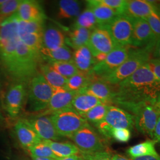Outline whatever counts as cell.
Wrapping results in <instances>:
<instances>
[{"mask_svg":"<svg viewBox=\"0 0 160 160\" xmlns=\"http://www.w3.org/2000/svg\"><path fill=\"white\" fill-rule=\"evenodd\" d=\"M116 87V95L112 104L125 110L141 102H155L160 94V81L147 64Z\"/></svg>","mask_w":160,"mask_h":160,"instance_id":"6da1fadb","label":"cell"},{"mask_svg":"<svg viewBox=\"0 0 160 160\" xmlns=\"http://www.w3.org/2000/svg\"><path fill=\"white\" fill-rule=\"evenodd\" d=\"M18 40V20L14 14L0 23V61L6 73L13 80L16 69Z\"/></svg>","mask_w":160,"mask_h":160,"instance_id":"7a4b0ae2","label":"cell"},{"mask_svg":"<svg viewBox=\"0 0 160 160\" xmlns=\"http://www.w3.org/2000/svg\"><path fill=\"white\" fill-rule=\"evenodd\" d=\"M154 49L132 48L125 61L109 75L101 78L112 85H117L133 74L152 58Z\"/></svg>","mask_w":160,"mask_h":160,"instance_id":"3957f363","label":"cell"},{"mask_svg":"<svg viewBox=\"0 0 160 160\" xmlns=\"http://www.w3.org/2000/svg\"><path fill=\"white\" fill-rule=\"evenodd\" d=\"M42 59L39 53L32 50L19 39L17 43L16 69L14 81L26 84L30 82L38 74Z\"/></svg>","mask_w":160,"mask_h":160,"instance_id":"277c9868","label":"cell"},{"mask_svg":"<svg viewBox=\"0 0 160 160\" xmlns=\"http://www.w3.org/2000/svg\"><path fill=\"white\" fill-rule=\"evenodd\" d=\"M155 102L145 101L126 109L133 116L135 126L145 135L153 138L155 127L160 114L154 106Z\"/></svg>","mask_w":160,"mask_h":160,"instance_id":"5b68a950","label":"cell"},{"mask_svg":"<svg viewBox=\"0 0 160 160\" xmlns=\"http://www.w3.org/2000/svg\"><path fill=\"white\" fill-rule=\"evenodd\" d=\"M29 83L28 109L31 113H40L48 107L53 88L40 73L36 75Z\"/></svg>","mask_w":160,"mask_h":160,"instance_id":"8992f818","label":"cell"},{"mask_svg":"<svg viewBox=\"0 0 160 160\" xmlns=\"http://www.w3.org/2000/svg\"><path fill=\"white\" fill-rule=\"evenodd\" d=\"M58 134L69 138L88 123L72 107L59 110L50 115Z\"/></svg>","mask_w":160,"mask_h":160,"instance_id":"52a82bcc","label":"cell"},{"mask_svg":"<svg viewBox=\"0 0 160 160\" xmlns=\"http://www.w3.org/2000/svg\"><path fill=\"white\" fill-rule=\"evenodd\" d=\"M135 126L133 116L124 109L110 105L104 119L96 127L104 137L111 139L113 129L125 128L131 130Z\"/></svg>","mask_w":160,"mask_h":160,"instance_id":"ba28073f","label":"cell"},{"mask_svg":"<svg viewBox=\"0 0 160 160\" xmlns=\"http://www.w3.org/2000/svg\"><path fill=\"white\" fill-rule=\"evenodd\" d=\"M69 139L82 152L93 153L106 151L103 139L88 123L75 132Z\"/></svg>","mask_w":160,"mask_h":160,"instance_id":"9c48e42d","label":"cell"},{"mask_svg":"<svg viewBox=\"0 0 160 160\" xmlns=\"http://www.w3.org/2000/svg\"><path fill=\"white\" fill-rule=\"evenodd\" d=\"M132 48L131 46H117L108 54L103 61L94 67L92 73L100 79L109 75L125 61Z\"/></svg>","mask_w":160,"mask_h":160,"instance_id":"30bf717a","label":"cell"},{"mask_svg":"<svg viewBox=\"0 0 160 160\" xmlns=\"http://www.w3.org/2000/svg\"><path fill=\"white\" fill-rule=\"evenodd\" d=\"M106 26L117 46L131 45L133 18L119 15Z\"/></svg>","mask_w":160,"mask_h":160,"instance_id":"8fae6325","label":"cell"},{"mask_svg":"<svg viewBox=\"0 0 160 160\" xmlns=\"http://www.w3.org/2000/svg\"><path fill=\"white\" fill-rule=\"evenodd\" d=\"M26 85L23 82H15L7 92L3 108L12 119H16L23 108L27 94Z\"/></svg>","mask_w":160,"mask_h":160,"instance_id":"7c38bea8","label":"cell"},{"mask_svg":"<svg viewBox=\"0 0 160 160\" xmlns=\"http://www.w3.org/2000/svg\"><path fill=\"white\" fill-rule=\"evenodd\" d=\"M87 46L94 57L98 53L108 54L118 46L115 43L106 25L98 26L92 30Z\"/></svg>","mask_w":160,"mask_h":160,"instance_id":"4fadbf2b","label":"cell"},{"mask_svg":"<svg viewBox=\"0 0 160 160\" xmlns=\"http://www.w3.org/2000/svg\"><path fill=\"white\" fill-rule=\"evenodd\" d=\"M157 42L147 22L142 18H133L131 45L135 48L154 49Z\"/></svg>","mask_w":160,"mask_h":160,"instance_id":"5bb4252c","label":"cell"},{"mask_svg":"<svg viewBox=\"0 0 160 160\" xmlns=\"http://www.w3.org/2000/svg\"><path fill=\"white\" fill-rule=\"evenodd\" d=\"M26 119L42 140L57 141L62 139L57 131L50 115L38 113L26 118Z\"/></svg>","mask_w":160,"mask_h":160,"instance_id":"9a60e30c","label":"cell"},{"mask_svg":"<svg viewBox=\"0 0 160 160\" xmlns=\"http://www.w3.org/2000/svg\"><path fill=\"white\" fill-rule=\"evenodd\" d=\"M14 131L18 142L26 150L43 141L26 118H20L16 120L14 125Z\"/></svg>","mask_w":160,"mask_h":160,"instance_id":"2e32d148","label":"cell"},{"mask_svg":"<svg viewBox=\"0 0 160 160\" xmlns=\"http://www.w3.org/2000/svg\"><path fill=\"white\" fill-rule=\"evenodd\" d=\"M77 93L69 90L66 87L53 88L48 107L40 113L51 115L59 110L71 107L72 100Z\"/></svg>","mask_w":160,"mask_h":160,"instance_id":"e0dca14e","label":"cell"},{"mask_svg":"<svg viewBox=\"0 0 160 160\" xmlns=\"http://www.w3.org/2000/svg\"><path fill=\"white\" fill-rule=\"evenodd\" d=\"M116 91V85H112L100 78H97L93 80L81 92L96 97L103 103L112 105Z\"/></svg>","mask_w":160,"mask_h":160,"instance_id":"ac0fdd59","label":"cell"},{"mask_svg":"<svg viewBox=\"0 0 160 160\" xmlns=\"http://www.w3.org/2000/svg\"><path fill=\"white\" fill-rule=\"evenodd\" d=\"M19 20L43 22L46 16L40 3L36 1L22 0L15 13Z\"/></svg>","mask_w":160,"mask_h":160,"instance_id":"d6986e66","label":"cell"},{"mask_svg":"<svg viewBox=\"0 0 160 160\" xmlns=\"http://www.w3.org/2000/svg\"><path fill=\"white\" fill-rule=\"evenodd\" d=\"M156 2L152 1L129 0L126 1L123 15L132 18L145 19L155 11Z\"/></svg>","mask_w":160,"mask_h":160,"instance_id":"ffe728a7","label":"cell"},{"mask_svg":"<svg viewBox=\"0 0 160 160\" xmlns=\"http://www.w3.org/2000/svg\"><path fill=\"white\" fill-rule=\"evenodd\" d=\"M87 7L93 12L99 26L109 24L119 14L112 8L104 5L100 0L87 1Z\"/></svg>","mask_w":160,"mask_h":160,"instance_id":"44dd1931","label":"cell"},{"mask_svg":"<svg viewBox=\"0 0 160 160\" xmlns=\"http://www.w3.org/2000/svg\"><path fill=\"white\" fill-rule=\"evenodd\" d=\"M72 61L77 69L82 72H92L96 65L94 57L87 45L81 46L75 50Z\"/></svg>","mask_w":160,"mask_h":160,"instance_id":"7402d4cb","label":"cell"},{"mask_svg":"<svg viewBox=\"0 0 160 160\" xmlns=\"http://www.w3.org/2000/svg\"><path fill=\"white\" fill-rule=\"evenodd\" d=\"M65 36L55 26H49L43 30V47L54 50L62 47L65 44Z\"/></svg>","mask_w":160,"mask_h":160,"instance_id":"603a6c76","label":"cell"},{"mask_svg":"<svg viewBox=\"0 0 160 160\" xmlns=\"http://www.w3.org/2000/svg\"><path fill=\"white\" fill-rule=\"evenodd\" d=\"M103 103L92 95L80 92L77 93L71 104V107L81 116L88 112L89 110Z\"/></svg>","mask_w":160,"mask_h":160,"instance_id":"cb8c5ba5","label":"cell"},{"mask_svg":"<svg viewBox=\"0 0 160 160\" xmlns=\"http://www.w3.org/2000/svg\"><path fill=\"white\" fill-rule=\"evenodd\" d=\"M92 30L74 26L69 31L67 37L65 38V43L75 50L81 46L87 45L92 33Z\"/></svg>","mask_w":160,"mask_h":160,"instance_id":"d4e9b609","label":"cell"},{"mask_svg":"<svg viewBox=\"0 0 160 160\" xmlns=\"http://www.w3.org/2000/svg\"><path fill=\"white\" fill-rule=\"evenodd\" d=\"M40 56L48 63L52 62H65L72 61L73 52L67 45L57 49L51 50L45 48H42L40 51Z\"/></svg>","mask_w":160,"mask_h":160,"instance_id":"484cf974","label":"cell"},{"mask_svg":"<svg viewBox=\"0 0 160 160\" xmlns=\"http://www.w3.org/2000/svg\"><path fill=\"white\" fill-rule=\"evenodd\" d=\"M98 78L92 72L86 73L78 71L67 81L65 87L71 92H78L84 90L93 80Z\"/></svg>","mask_w":160,"mask_h":160,"instance_id":"4316f807","label":"cell"},{"mask_svg":"<svg viewBox=\"0 0 160 160\" xmlns=\"http://www.w3.org/2000/svg\"><path fill=\"white\" fill-rule=\"evenodd\" d=\"M57 158L71 156H79L81 151L74 144L70 142H57L46 141Z\"/></svg>","mask_w":160,"mask_h":160,"instance_id":"83f0119b","label":"cell"},{"mask_svg":"<svg viewBox=\"0 0 160 160\" xmlns=\"http://www.w3.org/2000/svg\"><path fill=\"white\" fill-rule=\"evenodd\" d=\"M39 70L40 74L42 75L53 89L65 87L67 79L58 73L49 63L40 64Z\"/></svg>","mask_w":160,"mask_h":160,"instance_id":"f1b7e54d","label":"cell"},{"mask_svg":"<svg viewBox=\"0 0 160 160\" xmlns=\"http://www.w3.org/2000/svg\"><path fill=\"white\" fill-rule=\"evenodd\" d=\"M80 14V3L75 0H61L58 2V19H71Z\"/></svg>","mask_w":160,"mask_h":160,"instance_id":"f546056e","label":"cell"},{"mask_svg":"<svg viewBox=\"0 0 160 160\" xmlns=\"http://www.w3.org/2000/svg\"><path fill=\"white\" fill-rule=\"evenodd\" d=\"M155 143L156 142L152 140L139 143L130 147L127 150V153L131 158L158 155V154L155 148Z\"/></svg>","mask_w":160,"mask_h":160,"instance_id":"4dcf8cb0","label":"cell"},{"mask_svg":"<svg viewBox=\"0 0 160 160\" xmlns=\"http://www.w3.org/2000/svg\"><path fill=\"white\" fill-rule=\"evenodd\" d=\"M110 105L105 103H101L89 110L82 116L89 123L96 126L104 119Z\"/></svg>","mask_w":160,"mask_h":160,"instance_id":"1f68e13d","label":"cell"},{"mask_svg":"<svg viewBox=\"0 0 160 160\" xmlns=\"http://www.w3.org/2000/svg\"><path fill=\"white\" fill-rule=\"evenodd\" d=\"M20 40L32 50L39 53L43 48V33H20Z\"/></svg>","mask_w":160,"mask_h":160,"instance_id":"d6a6232c","label":"cell"},{"mask_svg":"<svg viewBox=\"0 0 160 160\" xmlns=\"http://www.w3.org/2000/svg\"><path fill=\"white\" fill-rule=\"evenodd\" d=\"M97 20L92 10L87 8L77 17L74 26L92 30L98 26Z\"/></svg>","mask_w":160,"mask_h":160,"instance_id":"836d02e7","label":"cell"},{"mask_svg":"<svg viewBox=\"0 0 160 160\" xmlns=\"http://www.w3.org/2000/svg\"><path fill=\"white\" fill-rule=\"evenodd\" d=\"M49 63L52 68L66 79H68L79 71L73 61L52 62Z\"/></svg>","mask_w":160,"mask_h":160,"instance_id":"e575fe53","label":"cell"},{"mask_svg":"<svg viewBox=\"0 0 160 160\" xmlns=\"http://www.w3.org/2000/svg\"><path fill=\"white\" fill-rule=\"evenodd\" d=\"M30 155L57 159L46 141H42L27 150Z\"/></svg>","mask_w":160,"mask_h":160,"instance_id":"d590c367","label":"cell"},{"mask_svg":"<svg viewBox=\"0 0 160 160\" xmlns=\"http://www.w3.org/2000/svg\"><path fill=\"white\" fill-rule=\"evenodd\" d=\"M18 33H43V22H24L18 18Z\"/></svg>","mask_w":160,"mask_h":160,"instance_id":"8d00e7d4","label":"cell"},{"mask_svg":"<svg viewBox=\"0 0 160 160\" xmlns=\"http://www.w3.org/2000/svg\"><path fill=\"white\" fill-rule=\"evenodd\" d=\"M20 0H6L0 7V23L12 17L17 12Z\"/></svg>","mask_w":160,"mask_h":160,"instance_id":"74e56055","label":"cell"},{"mask_svg":"<svg viewBox=\"0 0 160 160\" xmlns=\"http://www.w3.org/2000/svg\"><path fill=\"white\" fill-rule=\"evenodd\" d=\"M154 34L156 39H160V17L156 11L152 12L145 19Z\"/></svg>","mask_w":160,"mask_h":160,"instance_id":"f35d334b","label":"cell"},{"mask_svg":"<svg viewBox=\"0 0 160 160\" xmlns=\"http://www.w3.org/2000/svg\"><path fill=\"white\" fill-rule=\"evenodd\" d=\"M131 137V131L128 129H113L111 132V138L120 142H127L130 139Z\"/></svg>","mask_w":160,"mask_h":160,"instance_id":"ab89813d","label":"cell"},{"mask_svg":"<svg viewBox=\"0 0 160 160\" xmlns=\"http://www.w3.org/2000/svg\"><path fill=\"white\" fill-rule=\"evenodd\" d=\"M112 155L107 151L93 153L80 152L79 157L82 160H111Z\"/></svg>","mask_w":160,"mask_h":160,"instance_id":"60d3db41","label":"cell"},{"mask_svg":"<svg viewBox=\"0 0 160 160\" xmlns=\"http://www.w3.org/2000/svg\"><path fill=\"white\" fill-rule=\"evenodd\" d=\"M106 6L115 10L119 15L123 14L126 7V0H100Z\"/></svg>","mask_w":160,"mask_h":160,"instance_id":"b9f144b4","label":"cell"},{"mask_svg":"<svg viewBox=\"0 0 160 160\" xmlns=\"http://www.w3.org/2000/svg\"><path fill=\"white\" fill-rule=\"evenodd\" d=\"M146 64L157 79L160 81V59L152 58Z\"/></svg>","mask_w":160,"mask_h":160,"instance_id":"7bdbcfd3","label":"cell"},{"mask_svg":"<svg viewBox=\"0 0 160 160\" xmlns=\"http://www.w3.org/2000/svg\"><path fill=\"white\" fill-rule=\"evenodd\" d=\"M153 140L156 142H160V116L155 127Z\"/></svg>","mask_w":160,"mask_h":160,"instance_id":"ee69618b","label":"cell"},{"mask_svg":"<svg viewBox=\"0 0 160 160\" xmlns=\"http://www.w3.org/2000/svg\"><path fill=\"white\" fill-rule=\"evenodd\" d=\"M131 160H160V156L159 155H147L140 157L131 158Z\"/></svg>","mask_w":160,"mask_h":160,"instance_id":"f6af8a7d","label":"cell"},{"mask_svg":"<svg viewBox=\"0 0 160 160\" xmlns=\"http://www.w3.org/2000/svg\"><path fill=\"white\" fill-rule=\"evenodd\" d=\"M152 58L160 59V39L158 40L152 52Z\"/></svg>","mask_w":160,"mask_h":160,"instance_id":"bcb514c9","label":"cell"},{"mask_svg":"<svg viewBox=\"0 0 160 160\" xmlns=\"http://www.w3.org/2000/svg\"><path fill=\"white\" fill-rule=\"evenodd\" d=\"M111 160H131L120 154H114L112 156Z\"/></svg>","mask_w":160,"mask_h":160,"instance_id":"7dc6e473","label":"cell"},{"mask_svg":"<svg viewBox=\"0 0 160 160\" xmlns=\"http://www.w3.org/2000/svg\"><path fill=\"white\" fill-rule=\"evenodd\" d=\"M154 106L160 116V94L156 98V100L155 102Z\"/></svg>","mask_w":160,"mask_h":160,"instance_id":"c3c4849f","label":"cell"},{"mask_svg":"<svg viewBox=\"0 0 160 160\" xmlns=\"http://www.w3.org/2000/svg\"><path fill=\"white\" fill-rule=\"evenodd\" d=\"M57 160H82L79 156H71L65 158H58Z\"/></svg>","mask_w":160,"mask_h":160,"instance_id":"681fc988","label":"cell"},{"mask_svg":"<svg viewBox=\"0 0 160 160\" xmlns=\"http://www.w3.org/2000/svg\"><path fill=\"white\" fill-rule=\"evenodd\" d=\"M32 160H57V159L55 158H46V157H38L36 156H33L30 155Z\"/></svg>","mask_w":160,"mask_h":160,"instance_id":"f907efd6","label":"cell"},{"mask_svg":"<svg viewBox=\"0 0 160 160\" xmlns=\"http://www.w3.org/2000/svg\"><path fill=\"white\" fill-rule=\"evenodd\" d=\"M155 11L157 12V14H158V16H159L160 17V4H157V3H156Z\"/></svg>","mask_w":160,"mask_h":160,"instance_id":"816d5d0a","label":"cell"},{"mask_svg":"<svg viewBox=\"0 0 160 160\" xmlns=\"http://www.w3.org/2000/svg\"><path fill=\"white\" fill-rule=\"evenodd\" d=\"M3 117H2V115L1 114V110H0V123H1L2 122H3Z\"/></svg>","mask_w":160,"mask_h":160,"instance_id":"f5cc1de1","label":"cell"},{"mask_svg":"<svg viewBox=\"0 0 160 160\" xmlns=\"http://www.w3.org/2000/svg\"></svg>","mask_w":160,"mask_h":160,"instance_id":"db71d44e","label":"cell"}]
</instances>
